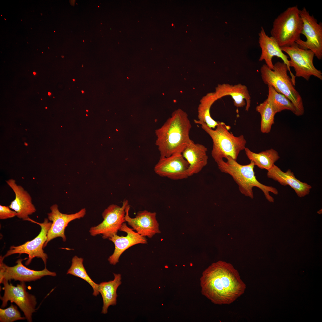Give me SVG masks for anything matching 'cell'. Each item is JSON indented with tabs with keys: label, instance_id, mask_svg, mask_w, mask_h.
<instances>
[{
	"label": "cell",
	"instance_id": "obj_1",
	"mask_svg": "<svg viewBox=\"0 0 322 322\" xmlns=\"http://www.w3.org/2000/svg\"><path fill=\"white\" fill-rule=\"evenodd\" d=\"M202 294L215 304H229L244 292L246 285L238 271L229 263H212L200 278Z\"/></svg>",
	"mask_w": 322,
	"mask_h": 322
},
{
	"label": "cell",
	"instance_id": "obj_2",
	"mask_svg": "<svg viewBox=\"0 0 322 322\" xmlns=\"http://www.w3.org/2000/svg\"><path fill=\"white\" fill-rule=\"evenodd\" d=\"M191 127L185 112L180 109L174 111L163 125L155 131V144L160 157L182 153L191 140L189 133Z\"/></svg>",
	"mask_w": 322,
	"mask_h": 322
},
{
	"label": "cell",
	"instance_id": "obj_3",
	"mask_svg": "<svg viewBox=\"0 0 322 322\" xmlns=\"http://www.w3.org/2000/svg\"><path fill=\"white\" fill-rule=\"evenodd\" d=\"M226 161L221 160L217 164L219 170L222 172L229 174L238 185L240 192L251 199L254 198L253 189L256 187L263 192L266 198L269 202H273L274 198L270 194L271 192L274 194L278 193V190L271 186L262 184L256 179L254 171L255 165L252 162L246 165L239 163L236 160L231 157L226 158Z\"/></svg>",
	"mask_w": 322,
	"mask_h": 322
},
{
	"label": "cell",
	"instance_id": "obj_4",
	"mask_svg": "<svg viewBox=\"0 0 322 322\" xmlns=\"http://www.w3.org/2000/svg\"><path fill=\"white\" fill-rule=\"evenodd\" d=\"M196 124L201 125L202 129L211 137L213 142L211 155L215 162L231 157L236 160L240 152L244 150L247 141L241 135L236 136L229 131L230 126L219 121L216 128L209 127L205 123L194 120Z\"/></svg>",
	"mask_w": 322,
	"mask_h": 322
},
{
	"label": "cell",
	"instance_id": "obj_5",
	"mask_svg": "<svg viewBox=\"0 0 322 322\" xmlns=\"http://www.w3.org/2000/svg\"><path fill=\"white\" fill-rule=\"evenodd\" d=\"M287 65L283 62L278 61L274 65L273 70L266 64L260 69L262 79L264 83L271 86L278 93L284 95L295 106L298 116L304 112L302 98L295 89L291 80L287 74Z\"/></svg>",
	"mask_w": 322,
	"mask_h": 322
},
{
	"label": "cell",
	"instance_id": "obj_6",
	"mask_svg": "<svg viewBox=\"0 0 322 322\" xmlns=\"http://www.w3.org/2000/svg\"><path fill=\"white\" fill-rule=\"evenodd\" d=\"M297 6L288 8L274 20L271 36L280 47L290 46L300 39L303 22Z\"/></svg>",
	"mask_w": 322,
	"mask_h": 322
},
{
	"label": "cell",
	"instance_id": "obj_7",
	"mask_svg": "<svg viewBox=\"0 0 322 322\" xmlns=\"http://www.w3.org/2000/svg\"><path fill=\"white\" fill-rule=\"evenodd\" d=\"M1 284H3L4 290L3 296H0L2 301L1 307L6 306L8 301L14 302L23 312L28 321L32 322V314L35 311L37 302L35 296L27 291L25 282H21L15 286L4 279Z\"/></svg>",
	"mask_w": 322,
	"mask_h": 322
},
{
	"label": "cell",
	"instance_id": "obj_8",
	"mask_svg": "<svg viewBox=\"0 0 322 322\" xmlns=\"http://www.w3.org/2000/svg\"><path fill=\"white\" fill-rule=\"evenodd\" d=\"M281 48L290 57L289 66L294 68L295 77H302L308 81L311 76H313L322 80V72L313 64L315 54L312 51L300 48L295 43L290 46Z\"/></svg>",
	"mask_w": 322,
	"mask_h": 322
},
{
	"label": "cell",
	"instance_id": "obj_9",
	"mask_svg": "<svg viewBox=\"0 0 322 322\" xmlns=\"http://www.w3.org/2000/svg\"><path fill=\"white\" fill-rule=\"evenodd\" d=\"M299 14L303 22V27L301 34L306 37V40L300 39L295 42L299 47L306 50H310L319 60L322 58V24L318 23L317 20L311 15L304 7L299 10Z\"/></svg>",
	"mask_w": 322,
	"mask_h": 322
},
{
	"label": "cell",
	"instance_id": "obj_10",
	"mask_svg": "<svg viewBox=\"0 0 322 322\" xmlns=\"http://www.w3.org/2000/svg\"><path fill=\"white\" fill-rule=\"evenodd\" d=\"M29 221L39 225L41 227V230L38 235L31 241H27L24 244L18 246H11L10 249L3 257H5L15 254H26L28 255L27 260L25 264L28 265L31 263L32 259L37 257L42 259L46 267L47 259V254L45 253L43 249L44 245L47 239L48 232L50 229L52 222H49L48 219H44L42 223L36 222L30 218Z\"/></svg>",
	"mask_w": 322,
	"mask_h": 322
},
{
	"label": "cell",
	"instance_id": "obj_11",
	"mask_svg": "<svg viewBox=\"0 0 322 322\" xmlns=\"http://www.w3.org/2000/svg\"><path fill=\"white\" fill-rule=\"evenodd\" d=\"M129 205L128 200H125L121 207L114 204L109 206L102 213L103 221L90 229V235L94 236L101 235L103 239H108L117 234L123 223L126 222V209Z\"/></svg>",
	"mask_w": 322,
	"mask_h": 322
},
{
	"label": "cell",
	"instance_id": "obj_12",
	"mask_svg": "<svg viewBox=\"0 0 322 322\" xmlns=\"http://www.w3.org/2000/svg\"><path fill=\"white\" fill-rule=\"evenodd\" d=\"M4 258L0 256V284L5 279L10 281L12 280L22 282L34 281L46 276H55L56 273L49 270L46 268L38 271L30 269L23 265L22 261L27 259L19 258L16 262V264L10 267L3 262Z\"/></svg>",
	"mask_w": 322,
	"mask_h": 322
},
{
	"label": "cell",
	"instance_id": "obj_13",
	"mask_svg": "<svg viewBox=\"0 0 322 322\" xmlns=\"http://www.w3.org/2000/svg\"><path fill=\"white\" fill-rule=\"evenodd\" d=\"M189 166L182 153H179L168 157H160L154 167V171L161 177L174 180H181L189 177Z\"/></svg>",
	"mask_w": 322,
	"mask_h": 322
},
{
	"label": "cell",
	"instance_id": "obj_14",
	"mask_svg": "<svg viewBox=\"0 0 322 322\" xmlns=\"http://www.w3.org/2000/svg\"><path fill=\"white\" fill-rule=\"evenodd\" d=\"M50 209L51 211L48 213L47 215L48 219L52 222V223L48 232L47 239L44 248L50 241L58 237H61L63 241L65 242L66 237L65 235V230L68 224L75 219L83 218L86 213L85 208L75 213H63L59 211L57 204L51 206Z\"/></svg>",
	"mask_w": 322,
	"mask_h": 322
},
{
	"label": "cell",
	"instance_id": "obj_15",
	"mask_svg": "<svg viewBox=\"0 0 322 322\" xmlns=\"http://www.w3.org/2000/svg\"><path fill=\"white\" fill-rule=\"evenodd\" d=\"M258 43L261 49V53L259 61L264 60L265 64L271 70L274 69L272 61L273 58L276 56L281 58L287 66L290 72L291 80L294 86H295V76L292 72L289 66L288 56L281 50L278 43L272 37L267 35L264 28L262 27L258 33Z\"/></svg>",
	"mask_w": 322,
	"mask_h": 322
},
{
	"label": "cell",
	"instance_id": "obj_16",
	"mask_svg": "<svg viewBox=\"0 0 322 322\" xmlns=\"http://www.w3.org/2000/svg\"><path fill=\"white\" fill-rule=\"evenodd\" d=\"M130 208L129 205L126 209V222L141 236L151 238L156 234L161 233L159 224L156 218V213L146 210L138 212L135 217H131L129 215Z\"/></svg>",
	"mask_w": 322,
	"mask_h": 322
},
{
	"label": "cell",
	"instance_id": "obj_17",
	"mask_svg": "<svg viewBox=\"0 0 322 322\" xmlns=\"http://www.w3.org/2000/svg\"><path fill=\"white\" fill-rule=\"evenodd\" d=\"M120 231L126 233V236H120L115 234L108 239L114 244L115 249L112 254L108 259L109 263L115 265L119 262V258L122 254L127 249L132 246L138 244H146L147 239L132 228L129 227L125 223L122 224Z\"/></svg>",
	"mask_w": 322,
	"mask_h": 322
},
{
	"label": "cell",
	"instance_id": "obj_18",
	"mask_svg": "<svg viewBox=\"0 0 322 322\" xmlns=\"http://www.w3.org/2000/svg\"><path fill=\"white\" fill-rule=\"evenodd\" d=\"M6 182L15 195V199L11 202L9 207L17 213L16 216L18 218L28 221L30 218L29 215L36 211L30 195L21 186L17 185L14 179H10Z\"/></svg>",
	"mask_w": 322,
	"mask_h": 322
},
{
	"label": "cell",
	"instance_id": "obj_19",
	"mask_svg": "<svg viewBox=\"0 0 322 322\" xmlns=\"http://www.w3.org/2000/svg\"><path fill=\"white\" fill-rule=\"evenodd\" d=\"M208 150L204 145L195 143L191 140L182 154L189 164V177L199 173L208 163Z\"/></svg>",
	"mask_w": 322,
	"mask_h": 322
},
{
	"label": "cell",
	"instance_id": "obj_20",
	"mask_svg": "<svg viewBox=\"0 0 322 322\" xmlns=\"http://www.w3.org/2000/svg\"><path fill=\"white\" fill-rule=\"evenodd\" d=\"M267 176L268 178L278 182L282 185H289L300 197L309 194L312 188L311 186L306 183L302 182L297 179L290 169L284 172L275 164L267 170Z\"/></svg>",
	"mask_w": 322,
	"mask_h": 322
},
{
	"label": "cell",
	"instance_id": "obj_21",
	"mask_svg": "<svg viewBox=\"0 0 322 322\" xmlns=\"http://www.w3.org/2000/svg\"><path fill=\"white\" fill-rule=\"evenodd\" d=\"M218 99L230 95L233 100L234 105L237 108L246 105L245 110L248 111L250 107L251 97L247 87L239 83L234 85L224 83L219 84L214 92Z\"/></svg>",
	"mask_w": 322,
	"mask_h": 322
},
{
	"label": "cell",
	"instance_id": "obj_22",
	"mask_svg": "<svg viewBox=\"0 0 322 322\" xmlns=\"http://www.w3.org/2000/svg\"><path fill=\"white\" fill-rule=\"evenodd\" d=\"M113 274V280L102 282L99 284L98 291L101 295L103 301L101 312L102 314H107L109 307L111 305H115L117 304V290L121 284V277L120 274Z\"/></svg>",
	"mask_w": 322,
	"mask_h": 322
},
{
	"label": "cell",
	"instance_id": "obj_23",
	"mask_svg": "<svg viewBox=\"0 0 322 322\" xmlns=\"http://www.w3.org/2000/svg\"><path fill=\"white\" fill-rule=\"evenodd\" d=\"M248 158L255 165L262 169L268 170L280 158L278 152L273 148L256 153L246 147L244 150Z\"/></svg>",
	"mask_w": 322,
	"mask_h": 322
},
{
	"label": "cell",
	"instance_id": "obj_24",
	"mask_svg": "<svg viewBox=\"0 0 322 322\" xmlns=\"http://www.w3.org/2000/svg\"><path fill=\"white\" fill-rule=\"evenodd\" d=\"M218 100L214 92L208 93L200 99L198 108V120L205 123L213 129L218 125L219 121L212 118L210 110L212 105Z\"/></svg>",
	"mask_w": 322,
	"mask_h": 322
},
{
	"label": "cell",
	"instance_id": "obj_25",
	"mask_svg": "<svg viewBox=\"0 0 322 322\" xmlns=\"http://www.w3.org/2000/svg\"><path fill=\"white\" fill-rule=\"evenodd\" d=\"M268 94L266 99L276 114L289 110L298 116L297 110L292 103L284 95L277 92L271 86L268 85Z\"/></svg>",
	"mask_w": 322,
	"mask_h": 322
},
{
	"label": "cell",
	"instance_id": "obj_26",
	"mask_svg": "<svg viewBox=\"0 0 322 322\" xmlns=\"http://www.w3.org/2000/svg\"><path fill=\"white\" fill-rule=\"evenodd\" d=\"M83 259L75 256L72 259V263L70 268L66 273L82 279L88 283L92 287L93 290V295L97 296L99 295V284L95 282L88 274L83 265Z\"/></svg>",
	"mask_w": 322,
	"mask_h": 322
},
{
	"label": "cell",
	"instance_id": "obj_27",
	"mask_svg": "<svg viewBox=\"0 0 322 322\" xmlns=\"http://www.w3.org/2000/svg\"><path fill=\"white\" fill-rule=\"evenodd\" d=\"M261 116L260 130L263 133H268L274 123V117L276 114L273 108L266 99L257 106L256 108Z\"/></svg>",
	"mask_w": 322,
	"mask_h": 322
},
{
	"label": "cell",
	"instance_id": "obj_28",
	"mask_svg": "<svg viewBox=\"0 0 322 322\" xmlns=\"http://www.w3.org/2000/svg\"><path fill=\"white\" fill-rule=\"evenodd\" d=\"M25 317L21 316L16 306L12 303L8 307L0 309V322H13L19 320H24Z\"/></svg>",
	"mask_w": 322,
	"mask_h": 322
},
{
	"label": "cell",
	"instance_id": "obj_29",
	"mask_svg": "<svg viewBox=\"0 0 322 322\" xmlns=\"http://www.w3.org/2000/svg\"><path fill=\"white\" fill-rule=\"evenodd\" d=\"M9 206L0 205V219H4L17 216V213L10 209Z\"/></svg>",
	"mask_w": 322,
	"mask_h": 322
},
{
	"label": "cell",
	"instance_id": "obj_30",
	"mask_svg": "<svg viewBox=\"0 0 322 322\" xmlns=\"http://www.w3.org/2000/svg\"><path fill=\"white\" fill-rule=\"evenodd\" d=\"M318 213L319 214H321L322 213V210H320L318 212Z\"/></svg>",
	"mask_w": 322,
	"mask_h": 322
},
{
	"label": "cell",
	"instance_id": "obj_31",
	"mask_svg": "<svg viewBox=\"0 0 322 322\" xmlns=\"http://www.w3.org/2000/svg\"><path fill=\"white\" fill-rule=\"evenodd\" d=\"M51 93H50V92H49L48 93V95H51Z\"/></svg>",
	"mask_w": 322,
	"mask_h": 322
},
{
	"label": "cell",
	"instance_id": "obj_32",
	"mask_svg": "<svg viewBox=\"0 0 322 322\" xmlns=\"http://www.w3.org/2000/svg\"><path fill=\"white\" fill-rule=\"evenodd\" d=\"M33 73L34 75H35L36 74V73L35 72H34Z\"/></svg>",
	"mask_w": 322,
	"mask_h": 322
},
{
	"label": "cell",
	"instance_id": "obj_33",
	"mask_svg": "<svg viewBox=\"0 0 322 322\" xmlns=\"http://www.w3.org/2000/svg\"><path fill=\"white\" fill-rule=\"evenodd\" d=\"M81 92L82 93H84V91L83 90H82Z\"/></svg>",
	"mask_w": 322,
	"mask_h": 322
},
{
	"label": "cell",
	"instance_id": "obj_34",
	"mask_svg": "<svg viewBox=\"0 0 322 322\" xmlns=\"http://www.w3.org/2000/svg\"><path fill=\"white\" fill-rule=\"evenodd\" d=\"M73 81H75V79H73Z\"/></svg>",
	"mask_w": 322,
	"mask_h": 322
},
{
	"label": "cell",
	"instance_id": "obj_35",
	"mask_svg": "<svg viewBox=\"0 0 322 322\" xmlns=\"http://www.w3.org/2000/svg\"><path fill=\"white\" fill-rule=\"evenodd\" d=\"M86 112H88V110H86Z\"/></svg>",
	"mask_w": 322,
	"mask_h": 322
},
{
	"label": "cell",
	"instance_id": "obj_36",
	"mask_svg": "<svg viewBox=\"0 0 322 322\" xmlns=\"http://www.w3.org/2000/svg\"><path fill=\"white\" fill-rule=\"evenodd\" d=\"M82 67L83 66V65H82Z\"/></svg>",
	"mask_w": 322,
	"mask_h": 322
}]
</instances>
